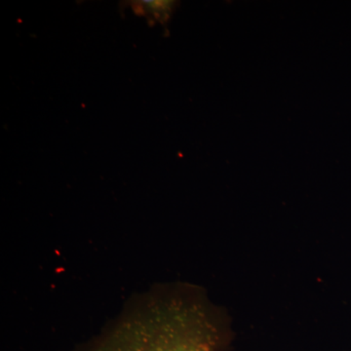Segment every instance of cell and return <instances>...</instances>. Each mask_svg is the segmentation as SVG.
<instances>
[{"mask_svg":"<svg viewBox=\"0 0 351 351\" xmlns=\"http://www.w3.org/2000/svg\"><path fill=\"white\" fill-rule=\"evenodd\" d=\"M232 339L202 289L163 282L132 295L100 331L69 351H228Z\"/></svg>","mask_w":351,"mask_h":351,"instance_id":"cell-1","label":"cell"}]
</instances>
